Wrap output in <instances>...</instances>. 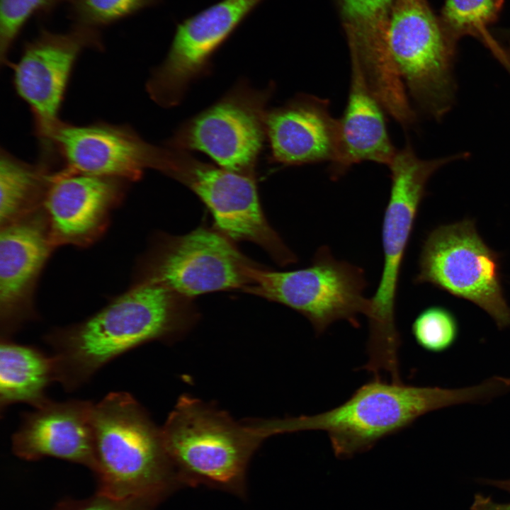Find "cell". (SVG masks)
I'll use <instances>...</instances> for the list:
<instances>
[{
    "mask_svg": "<svg viewBox=\"0 0 510 510\" xmlns=\"http://www.w3.org/2000/svg\"><path fill=\"white\" fill-rule=\"evenodd\" d=\"M458 154L424 159L409 142L397 152L388 165L390 192L382 225L383 267L380 280L370 298L367 351L373 358L389 360L399 354L401 345L395 309L399 279L405 251L430 177Z\"/></svg>",
    "mask_w": 510,
    "mask_h": 510,
    "instance_id": "5b68a950",
    "label": "cell"
},
{
    "mask_svg": "<svg viewBox=\"0 0 510 510\" xmlns=\"http://www.w3.org/2000/svg\"><path fill=\"white\" fill-rule=\"evenodd\" d=\"M182 484H205L243 495L248 463L276 435L272 419L239 423L199 400L182 396L162 429Z\"/></svg>",
    "mask_w": 510,
    "mask_h": 510,
    "instance_id": "277c9868",
    "label": "cell"
},
{
    "mask_svg": "<svg viewBox=\"0 0 510 510\" xmlns=\"http://www.w3.org/2000/svg\"><path fill=\"white\" fill-rule=\"evenodd\" d=\"M93 430L98 493L162 501L181 486L162 429L130 394L110 392L94 404Z\"/></svg>",
    "mask_w": 510,
    "mask_h": 510,
    "instance_id": "3957f363",
    "label": "cell"
},
{
    "mask_svg": "<svg viewBox=\"0 0 510 510\" xmlns=\"http://www.w3.org/2000/svg\"><path fill=\"white\" fill-rule=\"evenodd\" d=\"M193 319L188 299L161 285L138 280L90 317L46 335L56 380L73 390L123 353L181 334Z\"/></svg>",
    "mask_w": 510,
    "mask_h": 510,
    "instance_id": "6da1fadb",
    "label": "cell"
},
{
    "mask_svg": "<svg viewBox=\"0 0 510 510\" xmlns=\"http://www.w3.org/2000/svg\"><path fill=\"white\" fill-rule=\"evenodd\" d=\"M492 385L446 389L418 387L373 378L343 404L327 412L279 419L280 434L322 431L327 434L336 457L352 458L369 450L380 440L411 426L429 412L453 405L487 403Z\"/></svg>",
    "mask_w": 510,
    "mask_h": 510,
    "instance_id": "7a4b0ae2",
    "label": "cell"
},
{
    "mask_svg": "<svg viewBox=\"0 0 510 510\" xmlns=\"http://www.w3.org/2000/svg\"><path fill=\"white\" fill-rule=\"evenodd\" d=\"M264 0H220L176 23L167 55L147 91L164 108L177 106L190 84L210 72L212 58Z\"/></svg>",
    "mask_w": 510,
    "mask_h": 510,
    "instance_id": "7c38bea8",
    "label": "cell"
},
{
    "mask_svg": "<svg viewBox=\"0 0 510 510\" xmlns=\"http://www.w3.org/2000/svg\"><path fill=\"white\" fill-rule=\"evenodd\" d=\"M160 502L150 497L115 499L96 492L86 499H64L53 510H154Z\"/></svg>",
    "mask_w": 510,
    "mask_h": 510,
    "instance_id": "4316f807",
    "label": "cell"
},
{
    "mask_svg": "<svg viewBox=\"0 0 510 510\" xmlns=\"http://www.w3.org/2000/svg\"><path fill=\"white\" fill-rule=\"evenodd\" d=\"M41 147L52 150L72 173L135 181L156 169L159 147L131 127L98 122L76 125L60 121Z\"/></svg>",
    "mask_w": 510,
    "mask_h": 510,
    "instance_id": "5bb4252c",
    "label": "cell"
},
{
    "mask_svg": "<svg viewBox=\"0 0 510 510\" xmlns=\"http://www.w3.org/2000/svg\"><path fill=\"white\" fill-rule=\"evenodd\" d=\"M163 0H69L73 24L99 30L159 5Z\"/></svg>",
    "mask_w": 510,
    "mask_h": 510,
    "instance_id": "cb8c5ba5",
    "label": "cell"
},
{
    "mask_svg": "<svg viewBox=\"0 0 510 510\" xmlns=\"http://www.w3.org/2000/svg\"><path fill=\"white\" fill-rule=\"evenodd\" d=\"M385 113L359 69L351 64L346 105L338 119L337 157L329 168L332 180H338L353 165L363 162L388 166L397 149L388 133Z\"/></svg>",
    "mask_w": 510,
    "mask_h": 510,
    "instance_id": "d6986e66",
    "label": "cell"
},
{
    "mask_svg": "<svg viewBox=\"0 0 510 510\" xmlns=\"http://www.w3.org/2000/svg\"><path fill=\"white\" fill-rule=\"evenodd\" d=\"M273 86L256 89L239 81L215 103L183 122L166 145L200 151L222 168L254 176L266 140V106Z\"/></svg>",
    "mask_w": 510,
    "mask_h": 510,
    "instance_id": "30bf717a",
    "label": "cell"
},
{
    "mask_svg": "<svg viewBox=\"0 0 510 510\" xmlns=\"http://www.w3.org/2000/svg\"><path fill=\"white\" fill-rule=\"evenodd\" d=\"M94 406L84 400H49L23 414L12 437L13 452L26 460L54 457L83 465L92 471Z\"/></svg>",
    "mask_w": 510,
    "mask_h": 510,
    "instance_id": "ac0fdd59",
    "label": "cell"
},
{
    "mask_svg": "<svg viewBox=\"0 0 510 510\" xmlns=\"http://www.w3.org/2000/svg\"><path fill=\"white\" fill-rule=\"evenodd\" d=\"M251 283L243 291L283 304L302 314L317 334L346 320L355 328L367 316L370 301L364 295L363 269L336 259L327 246L319 247L308 267L290 271L248 268Z\"/></svg>",
    "mask_w": 510,
    "mask_h": 510,
    "instance_id": "8992f818",
    "label": "cell"
},
{
    "mask_svg": "<svg viewBox=\"0 0 510 510\" xmlns=\"http://www.w3.org/2000/svg\"><path fill=\"white\" fill-rule=\"evenodd\" d=\"M480 481L482 484L492 485L510 493V479L502 480L480 479ZM470 510H510V502L497 503L490 496L477 493L474 496Z\"/></svg>",
    "mask_w": 510,
    "mask_h": 510,
    "instance_id": "83f0119b",
    "label": "cell"
},
{
    "mask_svg": "<svg viewBox=\"0 0 510 510\" xmlns=\"http://www.w3.org/2000/svg\"><path fill=\"white\" fill-rule=\"evenodd\" d=\"M98 29L73 24L65 33L41 28L23 45L13 69V84L18 96L29 106L35 132L45 141L60 121L59 112L74 67L86 49L103 50Z\"/></svg>",
    "mask_w": 510,
    "mask_h": 510,
    "instance_id": "4fadbf2b",
    "label": "cell"
},
{
    "mask_svg": "<svg viewBox=\"0 0 510 510\" xmlns=\"http://www.w3.org/2000/svg\"><path fill=\"white\" fill-rule=\"evenodd\" d=\"M159 162L157 170L196 193L228 238L259 244L280 265L297 261L266 220L254 176L203 162L187 151L167 145L162 147Z\"/></svg>",
    "mask_w": 510,
    "mask_h": 510,
    "instance_id": "9c48e42d",
    "label": "cell"
},
{
    "mask_svg": "<svg viewBox=\"0 0 510 510\" xmlns=\"http://www.w3.org/2000/svg\"><path fill=\"white\" fill-rule=\"evenodd\" d=\"M56 380L52 356L35 347L1 339L0 408L15 403H28L39 407L49 399L45 391Z\"/></svg>",
    "mask_w": 510,
    "mask_h": 510,
    "instance_id": "44dd1931",
    "label": "cell"
},
{
    "mask_svg": "<svg viewBox=\"0 0 510 510\" xmlns=\"http://www.w3.org/2000/svg\"><path fill=\"white\" fill-rule=\"evenodd\" d=\"M254 265L222 232L207 228L164 237L148 252L138 280L161 285L186 299L251 283Z\"/></svg>",
    "mask_w": 510,
    "mask_h": 510,
    "instance_id": "8fae6325",
    "label": "cell"
},
{
    "mask_svg": "<svg viewBox=\"0 0 510 510\" xmlns=\"http://www.w3.org/2000/svg\"><path fill=\"white\" fill-rule=\"evenodd\" d=\"M416 284L430 283L486 312L500 329L510 327L501 281L500 256L479 235L474 221L441 225L421 247Z\"/></svg>",
    "mask_w": 510,
    "mask_h": 510,
    "instance_id": "ba28073f",
    "label": "cell"
},
{
    "mask_svg": "<svg viewBox=\"0 0 510 510\" xmlns=\"http://www.w3.org/2000/svg\"><path fill=\"white\" fill-rule=\"evenodd\" d=\"M455 42L426 0L394 1L387 30L390 54L407 94L436 120L454 101Z\"/></svg>",
    "mask_w": 510,
    "mask_h": 510,
    "instance_id": "52a82bcc",
    "label": "cell"
},
{
    "mask_svg": "<svg viewBox=\"0 0 510 510\" xmlns=\"http://www.w3.org/2000/svg\"><path fill=\"white\" fill-rule=\"evenodd\" d=\"M500 62H502L510 72V50L504 49Z\"/></svg>",
    "mask_w": 510,
    "mask_h": 510,
    "instance_id": "f1b7e54d",
    "label": "cell"
},
{
    "mask_svg": "<svg viewBox=\"0 0 510 510\" xmlns=\"http://www.w3.org/2000/svg\"><path fill=\"white\" fill-rule=\"evenodd\" d=\"M54 160L41 155L36 164L25 162L1 149L0 227L40 209L52 183Z\"/></svg>",
    "mask_w": 510,
    "mask_h": 510,
    "instance_id": "7402d4cb",
    "label": "cell"
},
{
    "mask_svg": "<svg viewBox=\"0 0 510 510\" xmlns=\"http://www.w3.org/2000/svg\"><path fill=\"white\" fill-rule=\"evenodd\" d=\"M502 5L503 0H446L442 10L446 30L455 41L470 35L486 45L492 38L487 26L497 18Z\"/></svg>",
    "mask_w": 510,
    "mask_h": 510,
    "instance_id": "603a6c76",
    "label": "cell"
},
{
    "mask_svg": "<svg viewBox=\"0 0 510 510\" xmlns=\"http://www.w3.org/2000/svg\"><path fill=\"white\" fill-rule=\"evenodd\" d=\"M130 182L57 169L42 206L54 246H86L95 242L106 231Z\"/></svg>",
    "mask_w": 510,
    "mask_h": 510,
    "instance_id": "9a60e30c",
    "label": "cell"
},
{
    "mask_svg": "<svg viewBox=\"0 0 510 510\" xmlns=\"http://www.w3.org/2000/svg\"><path fill=\"white\" fill-rule=\"evenodd\" d=\"M411 330L418 346L433 353L447 351L459 336L456 317L442 306H430L423 310L415 317Z\"/></svg>",
    "mask_w": 510,
    "mask_h": 510,
    "instance_id": "d4e9b609",
    "label": "cell"
},
{
    "mask_svg": "<svg viewBox=\"0 0 510 510\" xmlns=\"http://www.w3.org/2000/svg\"><path fill=\"white\" fill-rule=\"evenodd\" d=\"M69 0H0V57L8 65V57L28 21L34 16H49Z\"/></svg>",
    "mask_w": 510,
    "mask_h": 510,
    "instance_id": "484cf974",
    "label": "cell"
},
{
    "mask_svg": "<svg viewBox=\"0 0 510 510\" xmlns=\"http://www.w3.org/2000/svg\"><path fill=\"white\" fill-rule=\"evenodd\" d=\"M55 248L43 207L0 227L1 339L34 317L35 285Z\"/></svg>",
    "mask_w": 510,
    "mask_h": 510,
    "instance_id": "2e32d148",
    "label": "cell"
},
{
    "mask_svg": "<svg viewBox=\"0 0 510 510\" xmlns=\"http://www.w3.org/2000/svg\"><path fill=\"white\" fill-rule=\"evenodd\" d=\"M266 131L273 164L284 166L331 164L337 157L338 119L332 117L327 99L300 94L268 110Z\"/></svg>",
    "mask_w": 510,
    "mask_h": 510,
    "instance_id": "e0dca14e",
    "label": "cell"
},
{
    "mask_svg": "<svg viewBox=\"0 0 510 510\" xmlns=\"http://www.w3.org/2000/svg\"><path fill=\"white\" fill-rule=\"evenodd\" d=\"M394 1L340 0L351 62L377 91L393 88L400 79L387 45Z\"/></svg>",
    "mask_w": 510,
    "mask_h": 510,
    "instance_id": "ffe728a7",
    "label": "cell"
}]
</instances>
